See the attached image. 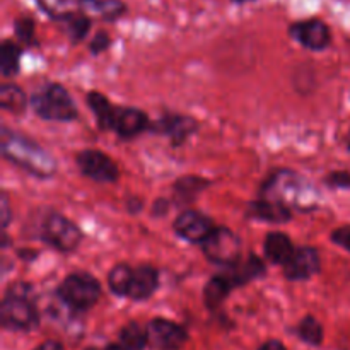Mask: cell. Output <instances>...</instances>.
Returning <instances> with one entry per match:
<instances>
[{
	"mask_svg": "<svg viewBox=\"0 0 350 350\" xmlns=\"http://www.w3.org/2000/svg\"><path fill=\"white\" fill-rule=\"evenodd\" d=\"M0 147L5 159L23 167L33 176L51 178L57 173V161L51 157V154L27 137L3 129Z\"/></svg>",
	"mask_w": 350,
	"mask_h": 350,
	"instance_id": "cell-1",
	"label": "cell"
},
{
	"mask_svg": "<svg viewBox=\"0 0 350 350\" xmlns=\"http://www.w3.org/2000/svg\"><path fill=\"white\" fill-rule=\"evenodd\" d=\"M260 195H262V198L279 200L286 205L294 204L301 211H306L308 207L304 204L313 208L317 205L314 204V197L318 193L299 174L287 170H279L273 171L269 180L260 187Z\"/></svg>",
	"mask_w": 350,
	"mask_h": 350,
	"instance_id": "cell-2",
	"label": "cell"
},
{
	"mask_svg": "<svg viewBox=\"0 0 350 350\" xmlns=\"http://www.w3.org/2000/svg\"><path fill=\"white\" fill-rule=\"evenodd\" d=\"M31 287L27 284H14L3 296L0 304V321L2 327L14 332H31L40 323V313L36 310Z\"/></svg>",
	"mask_w": 350,
	"mask_h": 350,
	"instance_id": "cell-3",
	"label": "cell"
},
{
	"mask_svg": "<svg viewBox=\"0 0 350 350\" xmlns=\"http://www.w3.org/2000/svg\"><path fill=\"white\" fill-rule=\"evenodd\" d=\"M29 103L34 113L46 122H72L79 115L77 106L67 89L55 82H48L38 89L31 96Z\"/></svg>",
	"mask_w": 350,
	"mask_h": 350,
	"instance_id": "cell-4",
	"label": "cell"
},
{
	"mask_svg": "<svg viewBox=\"0 0 350 350\" xmlns=\"http://www.w3.org/2000/svg\"><path fill=\"white\" fill-rule=\"evenodd\" d=\"M58 299L75 311H88L101 296V284L88 272H74L65 277L57 289Z\"/></svg>",
	"mask_w": 350,
	"mask_h": 350,
	"instance_id": "cell-5",
	"label": "cell"
},
{
	"mask_svg": "<svg viewBox=\"0 0 350 350\" xmlns=\"http://www.w3.org/2000/svg\"><path fill=\"white\" fill-rule=\"evenodd\" d=\"M202 250L212 263L222 267H229L241 260V239L232 229L224 226L214 228L202 243Z\"/></svg>",
	"mask_w": 350,
	"mask_h": 350,
	"instance_id": "cell-6",
	"label": "cell"
},
{
	"mask_svg": "<svg viewBox=\"0 0 350 350\" xmlns=\"http://www.w3.org/2000/svg\"><path fill=\"white\" fill-rule=\"evenodd\" d=\"M41 239L62 253H70L79 248L82 232L77 224L60 214H50L41 226Z\"/></svg>",
	"mask_w": 350,
	"mask_h": 350,
	"instance_id": "cell-7",
	"label": "cell"
},
{
	"mask_svg": "<svg viewBox=\"0 0 350 350\" xmlns=\"http://www.w3.org/2000/svg\"><path fill=\"white\" fill-rule=\"evenodd\" d=\"M77 167L85 178L98 181V183H115L120 178L118 166L115 161L105 152L96 149H85L75 157Z\"/></svg>",
	"mask_w": 350,
	"mask_h": 350,
	"instance_id": "cell-8",
	"label": "cell"
},
{
	"mask_svg": "<svg viewBox=\"0 0 350 350\" xmlns=\"http://www.w3.org/2000/svg\"><path fill=\"white\" fill-rule=\"evenodd\" d=\"M187 340V330L174 321L154 318L147 325V342L154 350H180Z\"/></svg>",
	"mask_w": 350,
	"mask_h": 350,
	"instance_id": "cell-9",
	"label": "cell"
},
{
	"mask_svg": "<svg viewBox=\"0 0 350 350\" xmlns=\"http://www.w3.org/2000/svg\"><path fill=\"white\" fill-rule=\"evenodd\" d=\"M289 36L297 41L301 46L313 51L325 50L332 41L330 27L321 19L297 21V23L291 24Z\"/></svg>",
	"mask_w": 350,
	"mask_h": 350,
	"instance_id": "cell-10",
	"label": "cell"
},
{
	"mask_svg": "<svg viewBox=\"0 0 350 350\" xmlns=\"http://www.w3.org/2000/svg\"><path fill=\"white\" fill-rule=\"evenodd\" d=\"M284 267V275L287 280L299 282V280H308L317 275L321 269L320 253L313 246H303L296 248L294 255L291 256L289 262Z\"/></svg>",
	"mask_w": 350,
	"mask_h": 350,
	"instance_id": "cell-11",
	"label": "cell"
},
{
	"mask_svg": "<svg viewBox=\"0 0 350 350\" xmlns=\"http://www.w3.org/2000/svg\"><path fill=\"white\" fill-rule=\"evenodd\" d=\"M214 221L198 211H187L174 221V231L181 239L195 245H202L208 234L214 231Z\"/></svg>",
	"mask_w": 350,
	"mask_h": 350,
	"instance_id": "cell-12",
	"label": "cell"
},
{
	"mask_svg": "<svg viewBox=\"0 0 350 350\" xmlns=\"http://www.w3.org/2000/svg\"><path fill=\"white\" fill-rule=\"evenodd\" d=\"M197 120L183 115H164L157 122L150 123V130H154L159 135L170 137L174 147L187 142V139H190L197 132Z\"/></svg>",
	"mask_w": 350,
	"mask_h": 350,
	"instance_id": "cell-13",
	"label": "cell"
},
{
	"mask_svg": "<svg viewBox=\"0 0 350 350\" xmlns=\"http://www.w3.org/2000/svg\"><path fill=\"white\" fill-rule=\"evenodd\" d=\"M147 129H150V120L142 109L116 108L111 125V130L116 132V135L122 139H133Z\"/></svg>",
	"mask_w": 350,
	"mask_h": 350,
	"instance_id": "cell-14",
	"label": "cell"
},
{
	"mask_svg": "<svg viewBox=\"0 0 350 350\" xmlns=\"http://www.w3.org/2000/svg\"><path fill=\"white\" fill-rule=\"evenodd\" d=\"M246 217L255 219V221L270 222V224H286L293 219L289 207L279 200H270V198H260L253 200L246 208Z\"/></svg>",
	"mask_w": 350,
	"mask_h": 350,
	"instance_id": "cell-15",
	"label": "cell"
},
{
	"mask_svg": "<svg viewBox=\"0 0 350 350\" xmlns=\"http://www.w3.org/2000/svg\"><path fill=\"white\" fill-rule=\"evenodd\" d=\"M226 269L228 270L224 272V275L232 284V287L245 286V284L265 275V263L255 253H250L246 258H241Z\"/></svg>",
	"mask_w": 350,
	"mask_h": 350,
	"instance_id": "cell-16",
	"label": "cell"
},
{
	"mask_svg": "<svg viewBox=\"0 0 350 350\" xmlns=\"http://www.w3.org/2000/svg\"><path fill=\"white\" fill-rule=\"evenodd\" d=\"M157 286H159V272L150 265H140L133 269L132 284L126 297L132 301H146L156 293Z\"/></svg>",
	"mask_w": 350,
	"mask_h": 350,
	"instance_id": "cell-17",
	"label": "cell"
},
{
	"mask_svg": "<svg viewBox=\"0 0 350 350\" xmlns=\"http://www.w3.org/2000/svg\"><path fill=\"white\" fill-rule=\"evenodd\" d=\"M265 256L275 265H286L291 256L294 255L296 248L293 246V241L284 232H270L265 238Z\"/></svg>",
	"mask_w": 350,
	"mask_h": 350,
	"instance_id": "cell-18",
	"label": "cell"
},
{
	"mask_svg": "<svg viewBox=\"0 0 350 350\" xmlns=\"http://www.w3.org/2000/svg\"><path fill=\"white\" fill-rule=\"evenodd\" d=\"M81 10L113 23L126 12V3L122 0H81Z\"/></svg>",
	"mask_w": 350,
	"mask_h": 350,
	"instance_id": "cell-19",
	"label": "cell"
},
{
	"mask_svg": "<svg viewBox=\"0 0 350 350\" xmlns=\"http://www.w3.org/2000/svg\"><path fill=\"white\" fill-rule=\"evenodd\" d=\"M88 106L96 116V122H98V126L101 130H111L113 125V116H115L116 106H113L111 103L108 101L106 96H103L101 92L91 91L88 94Z\"/></svg>",
	"mask_w": 350,
	"mask_h": 350,
	"instance_id": "cell-20",
	"label": "cell"
},
{
	"mask_svg": "<svg viewBox=\"0 0 350 350\" xmlns=\"http://www.w3.org/2000/svg\"><path fill=\"white\" fill-rule=\"evenodd\" d=\"M234 289L232 284L226 279L224 273L221 275H214L207 282L204 289V303L208 310H217L222 303L226 301V297L229 296V293Z\"/></svg>",
	"mask_w": 350,
	"mask_h": 350,
	"instance_id": "cell-21",
	"label": "cell"
},
{
	"mask_svg": "<svg viewBox=\"0 0 350 350\" xmlns=\"http://www.w3.org/2000/svg\"><path fill=\"white\" fill-rule=\"evenodd\" d=\"M21 55H23V50L16 41H3L0 46V72L3 77H14L19 72Z\"/></svg>",
	"mask_w": 350,
	"mask_h": 350,
	"instance_id": "cell-22",
	"label": "cell"
},
{
	"mask_svg": "<svg viewBox=\"0 0 350 350\" xmlns=\"http://www.w3.org/2000/svg\"><path fill=\"white\" fill-rule=\"evenodd\" d=\"M64 23V29L67 33L70 43L77 44L88 36L89 29H91V17L84 12V10H77L72 16H68L67 19L62 21Z\"/></svg>",
	"mask_w": 350,
	"mask_h": 350,
	"instance_id": "cell-23",
	"label": "cell"
},
{
	"mask_svg": "<svg viewBox=\"0 0 350 350\" xmlns=\"http://www.w3.org/2000/svg\"><path fill=\"white\" fill-rule=\"evenodd\" d=\"M40 9L53 21H64L81 10V0H36Z\"/></svg>",
	"mask_w": 350,
	"mask_h": 350,
	"instance_id": "cell-24",
	"label": "cell"
},
{
	"mask_svg": "<svg viewBox=\"0 0 350 350\" xmlns=\"http://www.w3.org/2000/svg\"><path fill=\"white\" fill-rule=\"evenodd\" d=\"M208 187V181L200 176H183L174 183V197L180 200V204H188L193 200L200 191Z\"/></svg>",
	"mask_w": 350,
	"mask_h": 350,
	"instance_id": "cell-25",
	"label": "cell"
},
{
	"mask_svg": "<svg viewBox=\"0 0 350 350\" xmlns=\"http://www.w3.org/2000/svg\"><path fill=\"white\" fill-rule=\"evenodd\" d=\"M132 277L133 269L130 265H126V263H118V265L113 267L108 273V286L111 289V293L122 297L129 296Z\"/></svg>",
	"mask_w": 350,
	"mask_h": 350,
	"instance_id": "cell-26",
	"label": "cell"
},
{
	"mask_svg": "<svg viewBox=\"0 0 350 350\" xmlns=\"http://www.w3.org/2000/svg\"><path fill=\"white\" fill-rule=\"evenodd\" d=\"M0 106L5 111L23 113L27 106L26 92L14 84H3L0 88Z\"/></svg>",
	"mask_w": 350,
	"mask_h": 350,
	"instance_id": "cell-27",
	"label": "cell"
},
{
	"mask_svg": "<svg viewBox=\"0 0 350 350\" xmlns=\"http://www.w3.org/2000/svg\"><path fill=\"white\" fill-rule=\"evenodd\" d=\"M120 344L125 345L129 350H144L146 345H149V342H147V328L144 330L139 323L130 321L129 325H125L120 330Z\"/></svg>",
	"mask_w": 350,
	"mask_h": 350,
	"instance_id": "cell-28",
	"label": "cell"
},
{
	"mask_svg": "<svg viewBox=\"0 0 350 350\" xmlns=\"http://www.w3.org/2000/svg\"><path fill=\"white\" fill-rule=\"evenodd\" d=\"M297 335L310 345H320L323 342V327L314 317H306L297 325Z\"/></svg>",
	"mask_w": 350,
	"mask_h": 350,
	"instance_id": "cell-29",
	"label": "cell"
},
{
	"mask_svg": "<svg viewBox=\"0 0 350 350\" xmlns=\"http://www.w3.org/2000/svg\"><path fill=\"white\" fill-rule=\"evenodd\" d=\"M34 19L31 16H23L19 19H16L14 23V31H16V38L23 44H27V46H33V44H38L36 34H34Z\"/></svg>",
	"mask_w": 350,
	"mask_h": 350,
	"instance_id": "cell-30",
	"label": "cell"
},
{
	"mask_svg": "<svg viewBox=\"0 0 350 350\" xmlns=\"http://www.w3.org/2000/svg\"><path fill=\"white\" fill-rule=\"evenodd\" d=\"M325 183L332 188H350L349 171H334L325 178Z\"/></svg>",
	"mask_w": 350,
	"mask_h": 350,
	"instance_id": "cell-31",
	"label": "cell"
},
{
	"mask_svg": "<svg viewBox=\"0 0 350 350\" xmlns=\"http://www.w3.org/2000/svg\"><path fill=\"white\" fill-rule=\"evenodd\" d=\"M109 44H111L109 34L106 33V31H99V33H96V36L92 38L91 44H89V50H91L92 55H99L105 50H108Z\"/></svg>",
	"mask_w": 350,
	"mask_h": 350,
	"instance_id": "cell-32",
	"label": "cell"
},
{
	"mask_svg": "<svg viewBox=\"0 0 350 350\" xmlns=\"http://www.w3.org/2000/svg\"><path fill=\"white\" fill-rule=\"evenodd\" d=\"M332 241L337 246H342L344 250L350 252V226H342L332 232Z\"/></svg>",
	"mask_w": 350,
	"mask_h": 350,
	"instance_id": "cell-33",
	"label": "cell"
},
{
	"mask_svg": "<svg viewBox=\"0 0 350 350\" xmlns=\"http://www.w3.org/2000/svg\"><path fill=\"white\" fill-rule=\"evenodd\" d=\"M9 221H10V211H9V200H7V197L3 195L2 197V228L5 229L7 226H9Z\"/></svg>",
	"mask_w": 350,
	"mask_h": 350,
	"instance_id": "cell-34",
	"label": "cell"
},
{
	"mask_svg": "<svg viewBox=\"0 0 350 350\" xmlns=\"http://www.w3.org/2000/svg\"><path fill=\"white\" fill-rule=\"evenodd\" d=\"M34 350H64V345L57 340H46L41 345H38Z\"/></svg>",
	"mask_w": 350,
	"mask_h": 350,
	"instance_id": "cell-35",
	"label": "cell"
},
{
	"mask_svg": "<svg viewBox=\"0 0 350 350\" xmlns=\"http://www.w3.org/2000/svg\"><path fill=\"white\" fill-rule=\"evenodd\" d=\"M258 350H287V349L284 347L282 342H279V340H269V342H265V344H263L262 347H260Z\"/></svg>",
	"mask_w": 350,
	"mask_h": 350,
	"instance_id": "cell-36",
	"label": "cell"
},
{
	"mask_svg": "<svg viewBox=\"0 0 350 350\" xmlns=\"http://www.w3.org/2000/svg\"><path fill=\"white\" fill-rule=\"evenodd\" d=\"M129 211L132 212V214H137V212L142 211V200H140V198H130Z\"/></svg>",
	"mask_w": 350,
	"mask_h": 350,
	"instance_id": "cell-37",
	"label": "cell"
},
{
	"mask_svg": "<svg viewBox=\"0 0 350 350\" xmlns=\"http://www.w3.org/2000/svg\"><path fill=\"white\" fill-rule=\"evenodd\" d=\"M166 211H167V202L166 200H157L156 204H154V214L156 215H163V214H166Z\"/></svg>",
	"mask_w": 350,
	"mask_h": 350,
	"instance_id": "cell-38",
	"label": "cell"
},
{
	"mask_svg": "<svg viewBox=\"0 0 350 350\" xmlns=\"http://www.w3.org/2000/svg\"><path fill=\"white\" fill-rule=\"evenodd\" d=\"M105 350H129V349L122 344H111V345H108Z\"/></svg>",
	"mask_w": 350,
	"mask_h": 350,
	"instance_id": "cell-39",
	"label": "cell"
},
{
	"mask_svg": "<svg viewBox=\"0 0 350 350\" xmlns=\"http://www.w3.org/2000/svg\"><path fill=\"white\" fill-rule=\"evenodd\" d=\"M234 3H246V2H253V0H232Z\"/></svg>",
	"mask_w": 350,
	"mask_h": 350,
	"instance_id": "cell-40",
	"label": "cell"
},
{
	"mask_svg": "<svg viewBox=\"0 0 350 350\" xmlns=\"http://www.w3.org/2000/svg\"><path fill=\"white\" fill-rule=\"evenodd\" d=\"M349 149H350V137H349Z\"/></svg>",
	"mask_w": 350,
	"mask_h": 350,
	"instance_id": "cell-41",
	"label": "cell"
},
{
	"mask_svg": "<svg viewBox=\"0 0 350 350\" xmlns=\"http://www.w3.org/2000/svg\"><path fill=\"white\" fill-rule=\"evenodd\" d=\"M85 350H98V349H85Z\"/></svg>",
	"mask_w": 350,
	"mask_h": 350,
	"instance_id": "cell-42",
	"label": "cell"
}]
</instances>
